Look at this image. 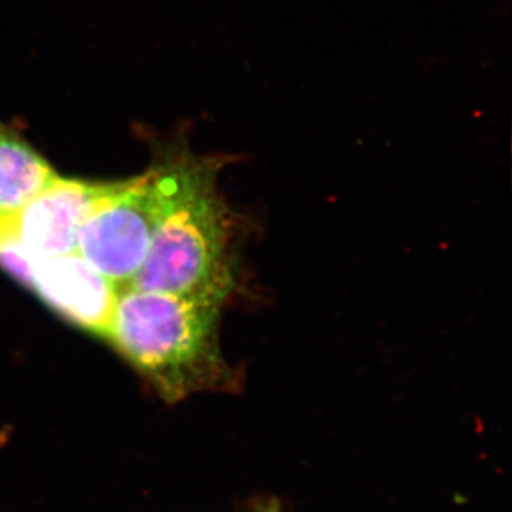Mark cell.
<instances>
[{
    "label": "cell",
    "mask_w": 512,
    "mask_h": 512,
    "mask_svg": "<svg viewBox=\"0 0 512 512\" xmlns=\"http://www.w3.org/2000/svg\"><path fill=\"white\" fill-rule=\"evenodd\" d=\"M232 154H197L187 134L178 150L170 201L146 261L128 286L225 306L242 286L245 218L220 188Z\"/></svg>",
    "instance_id": "1"
},
{
    "label": "cell",
    "mask_w": 512,
    "mask_h": 512,
    "mask_svg": "<svg viewBox=\"0 0 512 512\" xmlns=\"http://www.w3.org/2000/svg\"><path fill=\"white\" fill-rule=\"evenodd\" d=\"M222 309L214 302L126 286L107 342L165 403L198 393H238L244 373L222 350Z\"/></svg>",
    "instance_id": "2"
},
{
    "label": "cell",
    "mask_w": 512,
    "mask_h": 512,
    "mask_svg": "<svg viewBox=\"0 0 512 512\" xmlns=\"http://www.w3.org/2000/svg\"><path fill=\"white\" fill-rule=\"evenodd\" d=\"M181 130L154 146L153 163L128 178L84 222L77 252L119 288L138 274L173 192Z\"/></svg>",
    "instance_id": "3"
},
{
    "label": "cell",
    "mask_w": 512,
    "mask_h": 512,
    "mask_svg": "<svg viewBox=\"0 0 512 512\" xmlns=\"http://www.w3.org/2000/svg\"><path fill=\"white\" fill-rule=\"evenodd\" d=\"M121 183L57 178L19 210L10 212L20 244L33 258L76 252L84 222Z\"/></svg>",
    "instance_id": "4"
},
{
    "label": "cell",
    "mask_w": 512,
    "mask_h": 512,
    "mask_svg": "<svg viewBox=\"0 0 512 512\" xmlns=\"http://www.w3.org/2000/svg\"><path fill=\"white\" fill-rule=\"evenodd\" d=\"M29 289L62 318L107 342L120 288L79 252L36 258Z\"/></svg>",
    "instance_id": "5"
},
{
    "label": "cell",
    "mask_w": 512,
    "mask_h": 512,
    "mask_svg": "<svg viewBox=\"0 0 512 512\" xmlns=\"http://www.w3.org/2000/svg\"><path fill=\"white\" fill-rule=\"evenodd\" d=\"M59 177L16 128L0 121V215L19 210Z\"/></svg>",
    "instance_id": "6"
},
{
    "label": "cell",
    "mask_w": 512,
    "mask_h": 512,
    "mask_svg": "<svg viewBox=\"0 0 512 512\" xmlns=\"http://www.w3.org/2000/svg\"><path fill=\"white\" fill-rule=\"evenodd\" d=\"M249 512H281V507L278 501L271 498V500L258 501Z\"/></svg>",
    "instance_id": "7"
}]
</instances>
